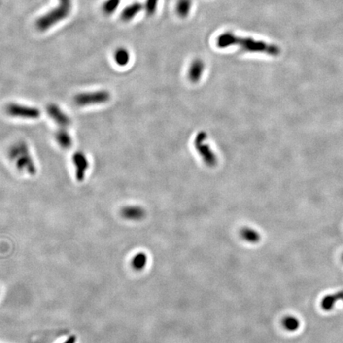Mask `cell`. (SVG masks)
<instances>
[{
  "instance_id": "obj_1",
  "label": "cell",
  "mask_w": 343,
  "mask_h": 343,
  "mask_svg": "<svg viewBox=\"0 0 343 343\" xmlns=\"http://www.w3.org/2000/svg\"><path fill=\"white\" fill-rule=\"evenodd\" d=\"M8 155L19 171L24 172L31 176L36 175L37 167L27 143L24 141L14 143L9 149Z\"/></svg>"
},
{
  "instance_id": "obj_2",
  "label": "cell",
  "mask_w": 343,
  "mask_h": 343,
  "mask_svg": "<svg viewBox=\"0 0 343 343\" xmlns=\"http://www.w3.org/2000/svg\"><path fill=\"white\" fill-rule=\"evenodd\" d=\"M71 0H59V6L41 17L37 21L36 26L40 31H46L53 25L66 19L71 12Z\"/></svg>"
},
{
  "instance_id": "obj_3",
  "label": "cell",
  "mask_w": 343,
  "mask_h": 343,
  "mask_svg": "<svg viewBox=\"0 0 343 343\" xmlns=\"http://www.w3.org/2000/svg\"><path fill=\"white\" fill-rule=\"evenodd\" d=\"M236 45L241 48L243 51L249 53H265L274 57H276L280 53V49L277 45L263 41H257L252 37H239Z\"/></svg>"
},
{
  "instance_id": "obj_4",
  "label": "cell",
  "mask_w": 343,
  "mask_h": 343,
  "mask_svg": "<svg viewBox=\"0 0 343 343\" xmlns=\"http://www.w3.org/2000/svg\"><path fill=\"white\" fill-rule=\"evenodd\" d=\"M206 139H207V135L205 131L199 132L195 137V148L200 157H202V160L206 164V166L210 168H214L218 164V157L211 149L210 145L206 143Z\"/></svg>"
},
{
  "instance_id": "obj_5",
  "label": "cell",
  "mask_w": 343,
  "mask_h": 343,
  "mask_svg": "<svg viewBox=\"0 0 343 343\" xmlns=\"http://www.w3.org/2000/svg\"><path fill=\"white\" fill-rule=\"evenodd\" d=\"M110 100V93L106 90L81 92L74 96L73 102L78 106H93L106 103Z\"/></svg>"
},
{
  "instance_id": "obj_6",
  "label": "cell",
  "mask_w": 343,
  "mask_h": 343,
  "mask_svg": "<svg viewBox=\"0 0 343 343\" xmlns=\"http://www.w3.org/2000/svg\"><path fill=\"white\" fill-rule=\"evenodd\" d=\"M6 114L9 116L23 119H36L41 116V110L35 106H26L15 103H10L6 105Z\"/></svg>"
},
{
  "instance_id": "obj_7",
  "label": "cell",
  "mask_w": 343,
  "mask_h": 343,
  "mask_svg": "<svg viewBox=\"0 0 343 343\" xmlns=\"http://www.w3.org/2000/svg\"><path fill=\"white\" fill-rule=\"evenodd\" d=\"M72 163L75 168V175L78 182H83L86 172L89 169V161L83 152L77 151L72 156Z\"/></svg>"
},
{
  "instance_id": "obj_8",
  "label": "cell",
  "mask_w": 343,
  "mask_h": 343,
  "mask_svg": "<svg viewBox=\"0 0 343 343\" xmlns=\"http://www.w3.org/2000/svg\"><path fill=\"white\" fill-rule=\"evenodd\" d=\"M46 111H47L48 115L60 128H69L71 126V119H70V117L66 113L64 112L57 105H48Z\"/></svg>"
},
{
  "instance_id": "obj_9",
  "label": "cell",
  "mask_w": 343,
  "mask_h": 343,
  "mask_svg": "<svg viewBox=\"0 0 343 343\" xmlns=\"http://www.w3.org/2000/svg\"><path fill=\"white\" fill-rule=\"evenodd\" d=\"M121 215L127 220L139 221L145 218V210L141 206H127L121 210Z\"/></svg>"
},
{
  "instance_id": "obj_10",
  "label": "cell",
  "mask_w": 343,
  "mask_h": 343,
  "mask_svg": "<svg viewBox=\"0 0 343 343\" xmlns=\"http://www.w3.org/2000/svg\"><path fill=\"white\" fill-rule=\"evenodd\" d=\"M205 64L202 60L196 59L191 63L188 71V77L192 83H197L205 71Z\"/></svg>"
},
{
  "instance_id": "obj_11",
  "label": "cell",
  "mask_w": 343,
  "mask_h": 343,
  "mask_svg": "<svg viewBox=\"0 0 343 343\" xmlns=\"http://www.w3.org/2000/svg\"><path fill=\"white\" fill-rule=\"evenodd\" d=\"M56 141L60 147L64 149H69L72 145V138L71 135L69 133L67 128H60L54 134Z\"/></svg>"
},
{
  "instance_id": "obj_12",
  "label": "cell",
  "mask_w": 343,
  "mask_h": 343,
  "mask_svg": "<svg viewBox=\"0 0 343 343\" xmlns=\"http://www.w3.org/2000/svg\"><path fill=\"white\" fill-rule=\"evenodd\" d=\"M237 35L231 32H225L219 35L217 38L216 45L220 49H226V48L231 47L236 45L238 40Z\"/></svg>"
},
{
  "instance_id": "obj_13",
  "label": "cell",
  "mask_w": 343,
  "mask_h": 343,
  "mask_svg": "<svg viewBox=\"0 0 343 343\" xmlns=\"http://www.w3.org/2000/svg\"><path fill=\"white\" fill-rule=\"evenodd\" d=\"M241 239L250 244H257L261 240V235L255 229L251 227H243L240 231Z\"/></svg>"
},
{
  "instance_id": "obj_14",
  "label": "cell",
  "mask_w": 343,
  "mask_h": 343,
  "mask_svg": "<svg viewBox=\"0 0 343 343\" xmlns=\"http://www.w3.org/2000/svg\"><path fill=\"white\" fill-rule=\"evenodd\" d=\"M142 10V5L138 2H135L133 4L129 5L123 10L121 14V18L125 22H129L132 20L141 10Z\"/></svg>"
},
{
  "instance_id": "obj_15",
  "label": "cell",
  "mask_w": 343,
  "mask_h": 343,
  "mask_svg": "<svg viewBox=\"0 0 343 343\" xmlns=\"http://www.w3.org/2000/svg\"><path fill=\"white\" fill-rule=\"evenodd\" d=\"M192 0H177L176 4V12L180 18H186L192 9Z\"/></svg>"
},
{
  "instance_id": "obj_16",
  "label": "cell",
  "mask_w": 343,
  "mask_h": 343,
  "mask_svg": "<svg viewBox=\"0 0 343 343\" xmlns=\"http://www.w3.org/2000/svg\"><path fill=\"white\" fill-rule=\"evenodd\" d=\"M147 255H146L145 253L141 252V253H137V254L132 258V261H131V266H132L134 270H137V271H141V270L145 269V266L147 265Z\"/></svg>"
},
{
  "instance_id": "obj_17",
  "label": "cell",
  "mask_w": 343,
  "mask_h": 343,
  "mask_svg": "<svg viewBox=\"0 0 343 343\" xmlns=\"http://www.w3.org/2000/svg\"><path fill=\"white\" fill-rule=\"evenodd\" d=\"M114 61L119 66H126L130 62V53L124 48H119L114 53Z\"/></svg>"
},
{
  "instance_id": "obj_18",
  "label": "cell",
  "mask_w": 343,
  "mask_h": 343,
  "mask_svg": "<svg viewBox=\"0 0 343 343\" xmlns=\"http://www.w3.org/2000/svg\"><path fill=\"white\" fill-rule=\"evenodd\" d=\"M120 0H106L103 4V10L106 14H112L118 8Z\"/></svg>"
},
{
  "instance_id": "obj_19",
  "label": "cell",
  "mask_w": 343,
  "mask_h": 343,
  "mask_svg": "<svg viewBox=\"0 0 343 343\" xmlns=\"http://www.w3.org/2000/svg\"><path fill=\"white\" fill-rule=\"evenodd\" d=\"M158 0H146L145 5V11L148 15H153L157 10Z\"/></svg>"
},
{
  "instance_id": "obj_20",
  "label": "cell",
  "mask_w": 343,
  "mask_h": 343,
  "mask_svg": "<svg viewBox=\"0 0 343 343\" xmlns=\"http://www.w3.org/2000/svg\"><path fill=\"white\" fill-rule=\"evenodd\" d=\"M284 325L286 328L289 329V330H293L296 326L295 319H292V318H287V319H284Z\"/></svg>"
}]
</instances>
